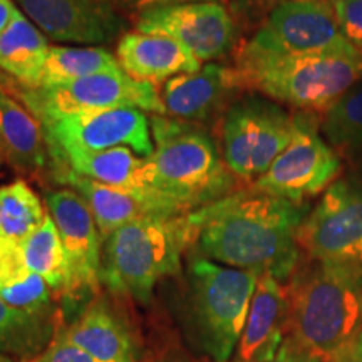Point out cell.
I'll return each mask as SVG.
<instances>
[{
  "label": "cell",
  "mask_w": 362,
  "mask_h": 362,
  "mask_svg": "<svg viewBox=\"0 0 362 362\" xmlns=\"http://www.w3.org/2000/svg\"><path fill=\"white\" fill-rule=\"evenodd\" d=\"M304 218L302 203L253 188L198 208L188 223L198 255L284 282L297 267V235Z\"/></svg>",
  "instance_id": "1"
},
{
  "label": "cell",
  "mask_w": 362,
  "mask_h": 362,
  "mask_svg": "<svg viewBox=\"0 0 362 362\" xmlns=\"http://www.w3.org/2000/svg\"><path fill=\"white\" fill-rule=\"evenodd\" d=\"M288 330L320 362H346L362 334V272L315 262L288 288Z\"/></svg>",
  "instance_id": "2"
},
{
  "label": "cell",
  "mask_w": 362,
  "mask_h": 362,
  "mask_svg": "<svg viewBox=\"0 0 362 362\" xmlns=\"http://www.w3.org/2000/svg\"><path fill=\"white\" fill-rule=\"evenodd\" d=\"M156 148L146 158L148 188L188 215L230 194L233 173L210 134L189 123L155 115Z\"/></svg>",
  "instance_id": "3"
},
{
  "label": "cell",
  "mask_w": 362,
  "mask_h": 362,
  "mask_svg": "<svg viewBox=\"0 0 362 362\" xmlns=\"http://www.w3.org/2000/svg\"><path fill=\"white\" fill-rule=\"evenodd\" d=\"M235 69L242 88L297 110L325 112L362 79V52L280 54L247 44Z\"/></svg>",
  "instance_id": "4"
},
{
  "label": "cell",
  "mask_w": 362,
  "mask_h": 362,
  "mask_svg": "<svg viewBox=\"0 0 362 362\" xmlns=\"http://www.w3.org/2000/svg\"><path fill=\"white\" fill-rule=\"evenodd\" d=\"M260 274L194 255L188 264L183 334L194 351L230 362L245 327Z\"/></svg>",
  "instance_id": "5"
},
{
  "label": "cell",
  "mask_w": 362,
  "mask_h": 362,
  "mask_svg": "<svg viewBox=\"0 0 362 362\" xmlns=\"http://www.w3.org/2000/svg\"><path fill=\"white\" fill-rule=\"evenodd\" d=\"M188 215L149 216L112 232L103 242L101 282L111 292L148 304L155 285L178 274L181 255L193 243Z\"/></svg>",
  "instance_id": "6"
},
{
  "label": "cell",
  "mask_w": 362,
  "mask_h": 362,
  "mask_svg": "<svg viewBox=\"0 0 362 362\" xmlns=\"http://www.w3.org/2000/svg\"><path fill=\"white\" fill-rule=\"evenodd\" d=\"M19 98L24 101L25 110L40 124L66 116L116 107H136L165 116L156 86L129 78L124 71L89 76L62 84L40 86L37 89H22Z\"/></svg>",
  "instance_id": "7"
},
{
  "label": "cell",
  "mask_w": 362,
  "mask_h": 362,
  "mask_svg": "<svg viewBox=\"0 0 362 362\" xmlns=\"http://www.w3.org/2000/svg\"><path fill=\"white\" fill-rule=\"evenodd\" d=\"M296 117L262 98L240 99L221 126L223 161L235 176L257 181L291 143Z\"/></svg>",
  "instance_id": "8"
},
{
  "label": "cell",
  "mask_w": 362,
  "mask_h": 362,
  "mask_svg": "<svg viewBox=\"0 0 362 362\" xmlns=\"http://www.w3.org/2000/svg\"><path fill=\"white\" fill-rule=\"evenodd\" d=\"M298 247L314 262L362 272V183H332L298 228Z\"/></svg>",
  "instance_id": "9"
},
{
  "label": "cell",
  "mask_w": 362,
  "mask_h": 362,
  "mask_svg": "<svg viewBox=\"0 0 362 362\" xmlns=\"http://www.w3.org/2000/svg\"><path fill=\"white\" fill-rule=\"evenodd\" d=\"M248 44L280 54L357 51L344 37L332 0H277Z\"/></svg>",
  "instance_id": "10"
},
{
  "label": "cell",
  "mask_w": 362,
  "mask_h": 362,
  "mask_svg": "<svg viewBox=\"0 0 362 362\" xmlns=\"http://www.w3.org/2000/svg\"><path fill=\"white\" fill-rule=\"evenodd\" d=\"M341 168V156L320 138L312 117L297 116L291 143L272 163L267 173L253 181V188L302 203L304 198L327 189Z\"/></svg>",
  "instance_id": "11"
},
{
  "label": "cell",
  "mask_w": 362,
  "mask_h": 362,
  "mask_svg": "<svg viewBox=\"0 0 362 362\" xmlns=\"http://www.w3.org/2000/svg\"><path fill=\"white\" fill-rule=\"evenodd\" d=\"M42 126L49 156L64 153H96L128 146L139 156L155 151L151 141V121L136 107L84 112L66 116Z\"/></svg>",
  "instance_id": "12"
},
{
  "label": "cell",
  "mask_w": 362,
  "mask_h": 362,
  "mask_svg": "<svg viewBox=\"0 0 362 362\" xmlns=\"http://www.w3.org/2000/svg\"><path fill=\"white\" fill-rule=\"evenodd\" d=\"M45 206L61 235L67 260L64 296L79 300L101 284L103 240L90 208L74 189L45 193Z\"/></svg>",
  "instance_id": "13"
},
{
  "label": "cell",
  "mask_w": 362,
  "mask_h": 362,
  "mask_svg": "<svg viewBox=\"0 0 362 362\" xmlns=\"http://www.w3.org/2000/svg\"><path fill=\"white\" fill-rule=\"evenodd\" d=\"M138 33L163 34L188 47L200 61H214L228 52L235 24L220 2H192L158 6L139 12Z\"/></svg>",
  "instance_id": "14"
},
{
  "label": "cell",
  "mask_w": 362,
  "mask_h": 362,
  "mask_svg": "<svg viewBox=\"0 0 362 362\" xmlns=\"http://www.w3.org/2000/svg\"><path fill=\"white\" fill-rule=\"evenodd\" d=\"M49 39L74 44H110L123 30L112 0H13Z\"/></svg>",
  "instance_id": "15"
},
{
  "label": "cell",
  "mask_w": 362,
  "mask_h": 362,
  "mask_svg": "<svg viewBox=\"0 0 362 362\" xmlns=\"http://www.w3.org/2000/svg\"><path fill=\"white\" fill-rule=\"evenodd\" d=\"M56 180L71 187L84 198L96 221L103 242L117 228L134 220L149 218V216L185 215L153 189L110 187L69 171L56 175Z\"/></svg>",
  "instance_id": "16"
},
{
  "label": "cell",
  "mask_w": 362,
  "mask_h": 362,
  "mask_svg": "<svg viewBox=\"0 0 362 362\" xmlns=\"http://www.w3.org/2000/svg\"><path fill=\"white\" fill-rule=\"evenodd\" d=\"M288 329V288L272 275H260L233 362H265L277 354Z\"/></svg>",
  "instance_id": "17"
},
{
  "label": "cell",
  "mask_w": 362,
  "mask_h": 362,
  "mask_svg": "<svg viewBox=\"0 0 362 362\" xmlns=\"http://www.w3.org/2000/svg\"><path fill=\"white\" fill-rule=\"evenodd\" d=\"M116 57L129 78L161 83L202 69V61L178 40L163 34L129 33L117 42Z\"/></svg>",
  "instance_id": "18"
},
{
  "label": "cell",
  "mask_w": 362,
  "mask_h": 362,
  "mask_svg": "<svg viewBox=\"0 0 362 362\" xmlns=\"http://www.w3.org/2000/svg\"><path fill=\"white\" fill-rule=\"evenodd\" d=\"M242 88L235 67L206 64L193 74L171 78L160 90L165 116L181 121H203L218 110L228 94Z\"/></svg>",
  "instance_id": "19"
},
{
  "label": "cell",
  "mask_w": 362,
  "mask_h": 362,
  "mask_svg": "<svg viewBox=\"0 0 362 362\" xmlns=\"http://www.w3.org/2000/svg\"><path fill=\"white\" fill-rule=\"evenodd\" d=\"M59 336L101 362H136V346L128 325L104 298L59 330Z\"/></svg>",
  "instance_id": "20"
},
{
  "label": "cell",
  "mask_w": 362,
  "mask_h": 362,
  "mask_svg": "<svg viewBox=\"0 0 362 362\" xmlns=\"http://www.w3.org/2000/svg\"><path fill=\"white\" fill-rule=\"evenodd\" d=\"M0 158L27 173L47 170L51 163L42 126L4 90H0Z\"/></svg>",
  "instance_id": "21"
},
{
  "label": "cell",
  "mask_w": 362,
  "mask_h": 362,
  "mask_svg": "<svg viewBox=\"0 0 362 362\" xmlns=\"http://www.w3.org/2000/svg\"><path fill=\"white\" fill-rule=\"evenodd\" d=\"M56 175L69 173L84 176L110 187L149 189L146 181V158L128 146H117L96 153H64L51 158Z\"/></svg>",
  "instance_id": "22"
},
{
  "label": "cell",
  "mask_w": 362,
  "mask_h": 362,
  "mask_svg": "<svg viewBox=\"0 0 362 362\" xmlns=\"http://www.w3.org/2000/svg\"><path fill=\"white\" fill-rule=\"evenodd\" d=\"M49 47L42 30L17 7L12 22L0 35V69L24 89H37L42 86Z\"/></svg>",
  "instance_id": "23"
},
{
  "label": "cell",
  "mask_w": 362,
  "mask_h": 362,
  "mask_svg": "<svg viewBox=\"0 0 362 362\" xmlns=\"http://www.w3.org/2000/svg\"><path fill=\"white\" fill-rule=\"evenodd\" d=\"M59 330L52 312L17 309L0 298V354L30 362L51 346Z\"/></svg>",
  "instance_id": "24"
},
{
  "label": "cell",
  "mask_w": 362,
  "mask_h": 362,
  "mask_svg": "<svg viewBox=\"0 0 362 362\" xmlns=\"http://www.w3.org/2000/svg\"><path fill=\"white\" fill-rule=\"evenodd\" d=\"M51 291L25 264L19 242L0 238V298L17 309L52 312Z\"/></svg>",
  "instance_id": "25"
},
{
  "label": "cell",
  "mask_w": 362,
  "mask_h": 362,
  "mask_svg": "<svg viewBox=\"0 0 362 362\" xmlns=\"http://www.w3.org/2000/svg\"><path fill=\"white\" fill-rule=\"evenodd\" d=\"M121 69L117 57L103 47H71V45H51L45 61L42 86L69 83V81L89 78V76L110 74Z\"/></svg>",
  "instance_id": "26"
},
{
  "label": "cell",
  "mask_w": 362,
  "mask_h": 362,
  "mask_svg": "<svg viewBox=\"0 0 362 362\" xmlns=\"http://www.w3.org/2000/svg\"><path fill=\"white\" fill-rule=\"evenodd\" d=\"M322 133L337 155L362 163V79L325 111Z\"/></svg>",
  "instance_id": "27"
},
{
  "label": "cell",
  "mask_w": 362,
  "mask_h": 362,
  "mask_svg": "<svg viewBox=\"0 0 362 362\" xmlns=\"http://www.w3.org/2000/svg\"><path fill=\"white\" fill-rule=\"evenodd\" d=\"M25 264L42 277L52 291L64 292L67 284V260L61 235L49 211L42 225L21 242Z\"/></svg>",
  "instance_id": "28"
},
{
  "label": "cell",
  "mask_w": 362,
  "mask_h": 362,
  "mask_svg": "<svg viewBox=\"0 0 362 362\" xmlns=\"http://www.w3.org/2000/svg\"><path fill=\"white\" fill-rule=\"evenodd\" d=\"M44 218L42 202L25 181L0 187V238L24 242Z\"/></svg>",
  "instance_id": "29"
},
{
  "label": "cell",
  "mask_w": 362,
  "mask_h": 362,
  "mask_svg": "<svg viewBox=\"0 0 362 362\" xmlns=\"http://www.w3.org/2000/svg\"><path fill=\"white\" fill-rule=\"evenodd\" d=\"M332 4L344 37L362 52V0H332Z\"/></svg>",
  "instance_id": "30"
},
{
  "label": "cell",
  "mask_w": 362,
  "mask_h": 362,
  "mask_svg": "<svg viewBox=\"0 0 362 362\" xmlns=\"http://www.w3.org/2000/svg\"><path fill=\"white\" fill-rule=\"evenodd\" d=\"M30 362H101L96 357H93L88 352L81 349V347L74 346L64 337L57 336L51 342V346L45 349L39 357H35Z\"/></svg>",
  "instance_id": "31"
},
{
  "label": "cell",
  "mask_w": 362,
  "mask_h": 362,
  "mask_svg": "<svg viewBox=\"0 0 362 362\" xmlns=\"http://www.w3.org/2000/svg\"><path fill=\"white\" fill-rule=\"evenodd\" d=\"M265 362H320V361H317L315 357H312L309 354V352L300 349V347H298L291 337H287L282 346H280L277 354Z\"/></svg>",
  "instance_id": "32"
},
{
  "label": "cell",
  "mask_w": 362,
  "mask_h": 362,
  "mask_svg": "<svg viewBox=\"0 0 362 362\" xmlns=\"http://www.w3.org/2000/svg\"><path fill=\"white\" fill-rule=\"evenodd\" d=\"M192 2H220V0H126V4L134 11H146L158 6H173V4H192Z\"/></svg>",
  "instance_id": "33"
},
{
  "label": "cell",
  "mask_w": 362,
  "mask_h": 362,
  "mask_svg": "<svg viewBox=\"0 0 362 362\" xmlns=\"http://www.w3.org/2000/svg\"><path fill=\"white\" fill-rule=\"evenodd\" d=\"M17 6L13 0H0V35L7 29L8 24L12 22L13 13H16Z\"/></svg>",
  "instance_id": "34"
},
{
  "label": "cell",
  "mask_w": 362,
  "mask_h": 362,
  "mask_svg": "<svg viewBox=\"0 0 362 362\" xmlns=\"http://www.w3.org/2000/svg\"><path fill=\"white\" fill-rule=\"evenodd\" d=\"M346 362H362V334H361L359 341H357V344L354 346V349H352L351 356L347 357Z\"/></svg>",
  "instance_id": "35"
},
{
  "label": "cell",
  "mask_w": 362,
  "mask_h": 362,
  "mask_svg": "<svg viewBox=\"0 0 362 362\" xmlns=\"http://www.w3.org/2000/svg\"><path fill=\"white\" fill-rule=\"evenodd\" d=\"M7 84V81H6V78H4V74L2 72H0V88H2V86H6ZM2 90V89H0Z\"/></svg>",
  "instance_id": "36"
},
{
  "label": "cell",
  "mask_w": 362,
  "mask_h": 362,
  "mask_svg": "<svg viewBox=\"0 0 362 362\" xmlns=\"http://www.w3.org/2000/svg\"><path fill=\"white\" fill-rule=\"evenodd\" d=\"M0 362H13V361H12V359H8V357H6V356L0 354Z\"/></svg>",
  "instance_id": "37"
},
{
  "label": "cell",
  "mask_w": 362,
  "mask_h": 362,
  "mask_svg": "<svg viewBox=\"0 0 362 362\" xmlns=\"http://www.w3.org/2000/svg\"><path fill=\"white\" fill-rule=\"evenodd\" d=\"M260 2H274L275 4V2H277V0H260Z\"/></svg>",
  "instance_id": "38"
},
{
  "label": "cell",
  "mask_w": 362,
  "mask_h": 362,
  "mask_svg": "<svg viewBox=\"0 0 362 362\" xmlns=\"http://www.w3.org/2000/svg\"><path fill=\"white\" fill-rule=\"evenodd\" d=\"M158 362H180V361H170L168 359V361H158Z\"/></svg>",
  "instance_id": "39"
},
{
  "label": "cell",
  "mask_w": 362,
  "mask_h": 362,
  "mask_svg": "<svg viewBox=\"0 0 362 362\" xmlns=\"http://www.w3.org/2000/svg\"><path fill=\"white\" fill-rule=\"evenodd\" d=\"M243 2H252V0H243Z\"/></svg>",
  "instance_id": "40"
},
{
  "label": "cell",
  "mask_w": 362,
  "mask_h": 362,
  "mask_svg": "<svg viewBox=\"0 0 362 362\" xmlns=\"http://www.w3.org/2000/svg\"><path fill=\"white\" fill-rule=\"evenodd\" d=\"M0 163H2V158H0Z\"/></svg>",
  "instance_id": "41"
}]
</instances>
